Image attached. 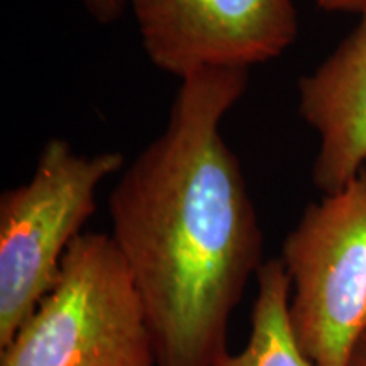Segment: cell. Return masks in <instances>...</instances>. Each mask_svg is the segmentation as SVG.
I'll return each mask as SVG.
<instances>
[{
    "mask_svg": "<svg viewBox=\"0 0 366 366\" xmlns=\"http://www.w3.org/2000/svg\"><path fill=\"white\" fill-rule=\"evenodd\" d=\"M119 151L81 154L61 137L43 146L34 173L0 195V347L56 282L61 259L97 209L102 182L124 168Z\"/></svg>",
    "mask_w": 366,
    "mask_h": 366,
    "instance_id": "obj_3",
    "label": "cell"
},
{
    "mask_svg": "<svg viewBox=\"0 0 366 366\" xmlns=\"http://www.w3.org/2000/svg\"><path fill=\"white\" fill-rule=\"evenodd\" d=\"M256 283L248 341L237 353L227 350L212 366H314L292 331L288 319L292 287L282 259H267L256 273Z\"/></svg>",
    "mask_w": 366,
    "mask_h": 366,
    "instance_id": "obj_7",
    "label": "cell"
},
{
    "mask_svg": "<svg viewBox=\"0 0 366 366\" xmlns=\"http://www.w3.org/2000/svg\"><path fill=\"white\" fill-rule=\"evenodd\" d=\"M350 366H366V334L358 341V345L355 346Z\"/></svg>",
    "mask_w": 366,
    "mask_h": 366,
    "instance_id": "obj_10",
    "label": "cell"
},
{
    "mask_svg": "<svg viewBox=\"0 0 366 366\" xmlns=\"http://www.w3.org/2000/svg\"><path fill=\"white\" fill-rule=\"evenodd\" d=\"M299 111L319 136L315 189L336 194L366 168V11L337 48L299 80Z\"/></svg>",
    "mask_w": 366,
    "mask_h": 366,
    "instance_id": "obj_6",
    "label": "cell"
},
{
    "mask_svg": "<svg viewBox=\"0 0 366 366\" xmlns=\"http://www.w3.org/2000/svg\"><path fill=\"white\" fill-rule=\"evenodd\" d=\"M79 2L99 24L104 26L117 22L131 6V0H79Z\"/></svg>",
    "mask_w": 366,
    "mask_h": 366,
    "instance_id": "obj_8",
    "label": "cell"
},
{
    "mask_svg": "<svg viewBox=\"0 0 366 366\" xmlns=\"http://www.w3.org/2000/svg\"><path fill=\"white\" fill-rule=\"evenodd\" d=\"M144 51L183 79L200 68L263 65L299 36L292 0H131Z\"/></svg>",
    "mask_w": 366,
    "mask_h": 366,
    "instance_id": "obj_5",
    "label": "cell"
},
{
    "mask_svg": "<svg viewBox=\"0 0 366 366\" xmlns=\"http://www.w3.org/2000/svg\"><path fill=\"white\" fill-rule=\"evenodd\" d=\"M315 6L326 12H365L366 0H314Z\"/></svg>",
    "mask_w": 366,
    "mask_h": 366,
    "instance_id": "obj_9",
    "label": "cell"
},
{
    "mask_svg": "<svg viewBox=\"0 0 366 366\" xmlns=\"http://www.w3.org/2000/svg\"><path fill=\"white\" fill-rule=\"evenodd\" d=\"M0 366H158L143 302L111 234L81 232Z\"/></svg>",
    "mask_w": 366,
    "mask_h": 366,
    "instance_id": "obj_2",
    "label": "cell"
},
{
    "mask_svg": "<svg viewBox=\"0 0 366 366\" xmlns=\"http://www.w3.org/2000/svg\"><path fill=\"white\" fill-rule=\"evenodd\" d=\"M288 319L314 366H350L366 334V168L310 204L282 246Z\"/></svg>",
    "mask_w": 366,
    "mask_h": 366,
    "instance_id": "obj_4",
    "label": "cell"
},
{
    "mask_svg": "<svg viewBox=\"0 0 366 366\" xmlns=\"http://www.w3.org/2000/svg\"><path fill=\"white\" fill-rule=\"evenodd\" d=\"M170 119L109 197L111 237L153 332L158 366H212L264 237L221 122L249 81L244 68L183 76Z\"/></svg>",
    "mask_w": 366,
    "mask_h": 366,
    "instance_id": "obj_1",
    "label": "cell"
}]
</instances>
